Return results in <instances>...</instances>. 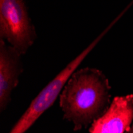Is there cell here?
Instances as JSON below:
<instances>
[{"instance_id": "2", "label": "cell", "mask_w": 133, "mask_h": 133, "mask_svg": "<svg viewBox=\"0 0 133 133\" xmlns=\"http://www.w3.org/2000/svg\"><path fill=\"white\" fill-rule=\"evenodd\" d=\"M0 37L22 55L35 41V29L23 0H0Z\"/></svg>"}, {"instance_id": "5", "label": "cell", "mask_w": 133, "mask_h": 133, "mask_svg": "<svg viewBox=\"0 0 133 133\" xmlns=\"http://www.w3.org/2000/svg\"><path fill=\"white\" fill-rule=\"evenodd\" d=\"M23 71L21 54L3 39L0 41V108L4 111Z\"/></svg>"}, {"instance_id": "4", "label": "cell", "mask_w": 133, "mask_h": 133, "mask_svg": "<svg viewBox=\"0 0 133 133\" xmlns=\"http://www.w3.org/2000/svg\"><path fill=\"white\" fill-rule=\"evenodd\" d=\"M133 123V94L116 96L109 108L92 124L89 133H126Z\"/></svg>"}, {"instance_id": "1", "label": "cell", "mask_w": 133, "mask_h": 133, "mask_svg": "<svg viewBox=\"0 0 133 133\" xmlns=\"http://www.w3.org/2000/svg\"><path fill=\"white\" fill-rule=\"evenodd\" d=\"M111 86L104 72L84 68L72 74L59 96L63 118L75 131L88 128L111 105Z\"/></svg>"}, {"instance_id": "3", "label": "cell", "mask_w": 133, "mask_h": 133, "mask_svg": "<svg viewBox=\"0 0 133 133\" xmlns=\"http://www.w3.org/2000/svg\"><path fill=\"white\" fill-rule=\"evenodd\" d=\"M94 45L95 43H92L75 59L70 62L65 68L60 72L37 95L9 133H26V131L33 126L37 119L54 104L72 74L83 62L84 57L89 54Z\"/></svg>"}, {"instance_id": "6", "label": "cell", "mask_w": 133, "mask_h": 133, "mask_svg": "<svg viewBox=\"0 0 133 133\" xmlns=\"http://www.w3.org/2000/svg\"><path fill=\"white\" fill-rule=\"evenodd\" d=\"M126 133H133V123H132V125H131V127L130 130H129L128 132H126Z\"/></svg>"}]
</instances>
